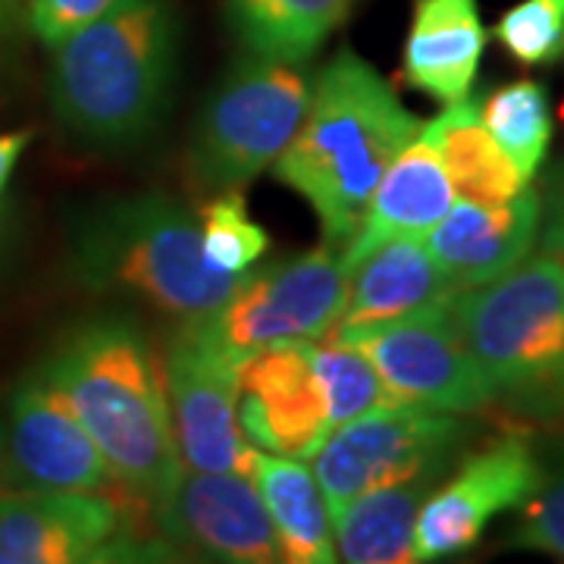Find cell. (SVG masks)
I'll return each instance as SVG.
<instances>
[{
    "label": "cell",
    "instance_id": "cell-5",
    "mask_svg": "<svg viewBox=\"0 0 564 564\" xmlns=\"http://www.w3.org/2000/svg\"><path fill=\"white\" fill-rule=\"evenodd\" d=\"M464 345L508 417L564 423V258H527L452 299Z\"/></svg>",
    "mask_w": 564,
    "mask_h": 564
},
{
    "label": "cell",
    "instance_id": "cell-7",
    "mask_svg": "<svg viewBox=\"0 0 564 564\" xmlns=\"http://www.w3.org/2000/svg\"><path fill=\"white\" fill-rule=\"evenodd\" d=\"M470 440L462 414L383 404L336 426L314 452V480L329 518L370 489L443 477Z\"/></svg>",
    "mask_w": 564,
    "mask_h": 564
},
{
    "label": "cell",
    "instance_id": "cell-11",
    "mask_svg": "<svg viewBox=\"0 0 564 564\" xmlns=\"http://www.w3.org/2000/svg\"><path fill=\"white\" fill-rule=\"evenodd\" d=\"M543 467L521 430H505L464 455L455 474L423 499L414 527V558L440 562L474 549L499 514L521 508L540 489Z\"/></svg>",
    "mask_w": 564,
    "mask_h": 564
},
{
    "label": "cell",
    "instance_id": "cell-9",
    "mask_svg": "<svg viewBox=\"0 0 564 564\" xmlns=\"http://www.w3.org/2000/svg\"><path fill=\"white\" fill-rule=\"evenodd\" d=\"M163 380L182 467L248 477L258 448L239 430V361L210 339L202 321H182L173 333Z\"/></svg>",
    "mask_w": 564,
    "mask_h": 564
},
{
    "label": "cell",
    "instance_id": "cell-20",
    "mask_svg": "<svg viewBox=\"0 0 564 564\" xmlns=\"http://www.w3.org/2000/svg\"><path fill=\"white\" fill-rule=\"evenodd\" d=\"M248 477L267 505L282 564H339L329 511L314 474L299 458L254 452Z\"/></svg>",
    "mask_w": 564,
    "mask_h": 564
},
{
    "label": "cell",
    "instance_id": "cell-22",
    "mask_svg": "<svg viewBox=\"0 0 564 564\" xmlns=\"http://www.w3.org/2000/svg\"><path fill=\"white\" fill-rule=\"evenodd\" d=\"M440 477L370 489L345 505L336 518V552L343 564H411L414 527L426 492Z\"/></svg>",
    "mask_w": 564,
    "mask_h": 564
},
{
    "label": "cell",
    "instance_id": "cell-12",
    "mask_svg": "<svg viewBox=\"0 0 564 564\" xmlns=\"http://www.w3.org/2000/svg\"><path fill=\"white\" fill-rule=\"evenodd\" d=\"M0 477L7 489L98 492L129 502L101 448L41 370L10 395L0 436Z\"/></svg>",
    "mask_w": 564,
    "mask_h": 564
},
{
    "label": "cell",
    "instance_id": "cell-10",
    "mask_svg": "<svg viewBox=\"0 0 564 564\" xmlns=\"http://www.w3.org/2000/svg\"><path fill=\"white\" fill-rule=\"evenodd\" d=\"M333 345L358 348L373 364L389 402L443 414H477L492 408L489 383L464 345L452 302L361 329Z\"/></svg>",
    "mask_w": 564,
    "mask_h": 564
},
{
    "label": "cell",
    "instance_id": "cell-19",
    "mask_svg": "<svg viewBox=\"0 0 564 564\" xmlns=\"http://www.w3.org/2000/svg\"><path fill=\"white\" fill-rule=\"evenodd\" d=\"M455 204V188L445 176V166L430 139H417L389 163L373 198L364 210L355 239L345 245L343 263L361 258L367 248L399 239V236H426Z\"/></svg>",
    "mask_w": 564,
    "mask_h": 564
},
{
    "label": "cell",
    "instance_id": "cell-17",
    "mask_svg": "<svg viewBox=\"0 0 564 564\" xmlns=\"http://www.w3.org/2000/svg\"><path fill=\"white\" fill-rule=\"evenodd\" d=\"M345 270L348 295L343 317L329 333V343H343L361 329L414 317L430 307H443L458 295L443 267L433 261L423 236L386 239L367 248Z\"/></svg>",
    "mask_w": 564,
    "mask_h": 564
},
{
    "label": "cell",
    "instance_id": "cell-29",
    "mask_svg": "<svg viewBox=\"0 0 564 564\" xmlns=\"http://www.w3.org/2000/svg\"><path fill=\"white\" fill-rule=\"evenodd\" d=\"M122 0H29V25L47 47L107 17Z\"/></svg>",
    "mask_w": 564,
    "mask_h": 564
},
{
    "label": "cell",
    "instance_id": "cell-13",
    "mask_svg": "<svg viewBox=\"0 0 564 564\" xmlns=\"http://www.w3.org/2000/svg\"><path fill=\"white\" fill-rule=\"evenodd\" d=\"M158 521L182 558L195 564H282L267 505L242 474L182 467Z\"/></svg>",
    "mask_w": 564,
    "mask_h": 564
},
{
    "label": "cell",
    "instance_id": "cell-33",
    "mask_svg": "<svg viewBox=\"0 0 564 564\" xmlns=\"http://www.w3.org/2000/svg\"><path fill=\"white\" fill-rule=\"evenodd\" d=\"M0 229H3V217H0Z\"/></svg>",
    "mask_w": 564,
    "mask_h": 564
},
{
    "label": "cell",
    "instance_id": "cell-24",
    "mask_svg": "<svg viewBox=\"0 0 564 564\" xmlns=\"http://www.w3.org/2000/svg\"><path fill=\"white\" fill-rule=\"evenodd\" d=\"M486 132L496 139L527 182L543 166L552 141L549 88L536 79H514L492 88L477 104Z\"/></svg>",
    "mask_w": 564,
    "mask_h": 564
},
{
    "label": "cell",
    "instance_id": "cell-34",
    "mask_svg": "<svg viewBox=\"0 0 564 564\" xmlns=\"http://www.w3.org/2000/svg\"><path fill=\"white\" fill-rule=\"evenodd\" d=\"M0 7H3V0H0Z\"/></svg>",
    "mask_w": 564,
    "mask_h": 564
},
{
    "label": "cell",
    "instance_id": "cell-31",
    "mask_svg": "<svg viewBox=\"0 0 564 564\" xmlns=\"http://www.w3.org/2000/svg\"><path fill=\"white\" fill-rule=\"evenodd\" d=\"M540 236H543V251L564 258V161L552 166L540 188Z\"/></svg>",
    "mask_w": 564,
    "mask_h": 564
},
{
    "label": "cell",
    "instance_id": "cell-4",
    "mask_svg": "<svg viewBox=\"0 0 564 564\" xmlns=\"http://www.w3.org/2000/svg\"><path fill=\"white\" fill-rule=\"evenodd\" d=\"M73 267L85 289L180 321L214 314L242 280L207 263L198 217L161 192L88 207L73 226Z\"/></svg>",
    "mask_w": 564,
    "mask_h": 564
},
{
    "label": "cell",
    "instance_id": "cell-1",
    "mask_svg": "<svg viewBox=\"0 0 564 564\" xmlns=\"http://www.w3.org/2000/svg\"><path fill=\"white\" fill-rule=\"evenodd\" d=\"M41 373L76 411L129 502L158 514L182 464L148 336L122 314H101L69 329Z\"/></svg>",
    "mask_w": 564,
    "mask_h": 564
},
{
    "label": "cell",
    "instance_id": "cell-25",
    "mask_svg": "<svg viewBox=\"0 0 564 564\" xmlns=\"http://www.w3.org/2000/svg\"><path fill=\"white\" fill-rule=\"evenodd\" d=\"M198 226L204 258L226 276H245L270 251V236L251 217L242 188L210 195L198 214Z\"/></svg>",
    "mask_w": 564,
    "mask_h": 564
},
{
    "label": "cell",
    "instance_id": "cell-8",
    "mask_svg": "<svg viewBox=\"0 0 564 564\" xmlns=\"http://www.w3.org/2000/svg\"><path fill=\"white\" fill-rule=\"evenodd\" d=\"M345 295L343 251L321 242L295 258L245 273L232 295L198 321L229 358L242 364L267 345L326 339L343 317Z\"/></svg>",
    "mask_w": 564,
    "mask_h": 564
},
{
    "label": "cell",
    "instance_id": "cell-23",
    "mask_svg": "<svg viewBox=\"0 0 564 564\" xmlns=\"http://www.w3.org/2000/svg\"><path fill=\"white\" fill-rule=\"evenodd\" d=\"M355 0H226V17L245 54L307 63L348 17Z\"/></svg>",
    "mask_w": 564,
    "mask_h": 564
},
{
    "label": "cell",
    "instance_id": "cell-26",
    "mask_svg": "<svg viewBox=\"0 0 564 564\" xmlns=\"http://www.w3.org/2000/svg\"><path fill=\"white\" fill-rule=\"evenodd\" d=\"M314 373H317L323 402H326V417H329L333 430L361 417L373 408L392 404L386 395L380 373L358 348L333 343L323 348L314 345Z\"/></svg>",
    "mask_w": 564,
    "mask_h": 564
},
{
    "label": "cell",
    "instance_id": "cell-35",
    "mask_svg": "<svg viewBox=\"0 0 564 564\" xmlns=\"http://www.w3.org/2000/svg\"><path fill=\"white\" fill-rule=\"evenodd\" d=\"M3 3H7V0H3Z\"/></svg>",
    "mask_w": 564,
    "mask_h": 564
},
{
    "label": "cell",
    "instance_id": "cell-32",
    "mask_svg": "<svg viewBox=\"0 0 564 564\" xmlns=\"http://www.w3.org/2000/svg\"><path fill=\"white\" fill-rule=\"evenodd\" d=\"M29 141H32V132H29V129L3 132V135H0V198H3V192H7V185H10V176H13L17 163H20L22 151L29 148Z\"/></svg>",
    "mask_w": 564,
    "mask_h": 564
},
{
    "label": "cell",
    "instance_id": "cell-14",
    "mask_svg": "<svg viewBox=\"0 0 564 564\" xmlns=\"http://www.w3.org/2000/svg\"><path fill=\"white\" fill-rule=\"evenodd\" d=\"M239 430L267 455L314 458L333 433L321 383L314 373V343H276L239 364Z\"/></svg>",
    "mask_w": 564,
    "mask_h": 564
},
{
    "label": "cell",
    "instance_id": "cell-3",
    "mask_svg": "<svg viewBox=\"0 0 564 564\" xmlns=\"http://www.w3.org/2000/svg\"><path fill=\"white\" fill-rule=\"evenodd\" d=\"M51 51V104L63 126L82 141L122 148L166 113L180 20L170 0H122Z\"/></svg>",
    "mask_w": 564,
    "mask_h": 564
},
{
    "label": "cell",
    "instance_id": "cell-28",
    "mask_svg": "<svg viewBox=\"0 0 564 564\" xmlns=\"http://www.w3.org/2000/svg\"><path fill=\"white\" fill-rule=\"evenodd\" d=\"M505 545L533 549L564 562V443L543 467V484L521 505V521L508 533Z\"/></svg>",
    "mask_w": 564,
    "mask_h": 564
},
{
    "label": "cell",
    "instance_id": "cell-2",
    "mask_svg": "<svg viewBox=\"0 0 564 564\" xmlns=\"http://www.w3.org/2000/svg\"><path fill=\"white\" fill-rule=\"evenodd\" d=\"M421 132L392 85L343 47L311 82V101L276 158V180L311 204L323 245L345 251L389 163Z\"/></svg>",
    "mask_w": 564,
    "mask_h": 564
},
{
    "label": "cell",
    "instance_id": "cell-21",
    "mask_svg": "<svg viewBox=\"0 0 564 564\" xmlns=\"http://www.w3.org/2000/svg\"><path fill=\"white\" fill-rule=\"evenodd\" d=\"M421 132L436 148L445 176L464 202L505 204L527 188L521 170L486 132L474 98L445 104L443 113L421 126Z\"/></svg>",
    "mask_w": 564,
    "mask_h": 564
},
{
    "label": "cell",
    "instance_id": "cell-16",
    "mask_svg": "<svg viewBox=\"0 0 564 564\" xmlns=\"http://www.w3.org/2000/svg\"><path fill=\"white\" fill-rule=\"evenodd\" d=\"M540 188L533 185L505 204L462 198L423 236V242L452 285L464 292L499 280L530 258L540 239Z\"/></svg>",
    "mask_w": 564,
    "mask_h": 564
},
{
    "label": "cell",
    "instance_id": "cell-15",
    "mask_svg": "<svg viewBox=\"0 0 564 564\" xmlns=\"http://www.w3.org/2000/svg\"><path fill=\"white\" fill-rule=\"evenodd\" d=\"M129 508L98 492L0 489V564H79L129 521Z\"/></svg>",
    "mask_w": 564,
    "mask_h": 564
},
{
    "label": "cell",
    "instance_id": "cell-18",
    "mask_svg": "<svg viewBox=\"0 0 564 564\" xmlns=\"http://www.w3.org/2000/svg\"><path fill=\"white\" fill-rule=\"evenodd\" d=\"M486 39L477 0H414L402 54L404 82L440 104L470 98Z\"/></svg>",
    "mask_w": 564,
    "mask_h": 564
},
{
    "label": "cell",
    "instance_id": "cell-6",
    "mask_svg": "<svg viewBox=\"0 0 564 564\" xmlns=\"http://www.w3.org/2000/svg\"><path fill=\"white\" fill-rule=\"evenodd\" d=\"M311 101L304 63L245 57L207 95L188 144V180L202 195L242 188L299 132Z\"/></svg>",
    "mask_w": 564,
    "mask_h": 564
},
{
    "label": "cell",
    "instance_id": "cell-27",
    "mask_svg": "<svg viewBox=\"0 0 564 564\" xmlns=\"http://www.w3.org/2000/svg\"><path fill=\"white\" fill-rule=\"evenodd\" d=\"M508 57L540 69L564 61V0H521L496 22Z\"/></svg>",
    "mask_w": 564,
    "mask_h": 564
},
{
    "label": "cell",
    "instance_id": "cell-30",
    "mask_svg": "<svg viewBox=\"0 0 564 564\" xmlns=\"http://www.w3.org/2000/svg\"><path fill=\"white\" fill-rule=\"evenodd\" d=\"M79 564H185L180 549L170 543L166 536H148L139 533L129 521L104 540L91 555H85Z\"/></svg>",
    "mask_w": 564,
    "mask_h": 564
}]
</instances>
